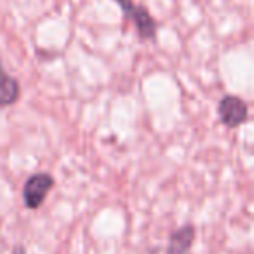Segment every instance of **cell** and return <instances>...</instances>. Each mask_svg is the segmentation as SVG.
Returning <instances> with one entry per match:
<instances>
[{"label": "cell", "instance_id": "6da1fadb", "mask_svg": "<svg viewBox=\"0 0 254 254\" xmlns=\"http://www.w3.org/2000/svg\"><path fill=\"white\" fill-rule=\"evenodd\" d=\"M120 5L124 16L131 19L141 40H155L157 39V21L148 12L145 5L134 4V0H115Z\"/></svg>", "mask_w": 254, "mask_h": 254}, {"label": "cell", "instance_id": "7a4b0ae2", "mask_svg": "<svg viewBox=\"0 0 254 254\" xmlns=\"http://www.w3.org/2000/svg\"><path fill=\"white\" fill-rule=\"evenodd\" d=\"M54 187V178L49 173H35L23 185V200L32 211H37L44 205L49 191Z\"/></svg>", "mask_w": 254, "mask_h": 254}, {"label": "cell", "instance_id": "3957f363", "mask_svg": "<svg viewBox=\"0 0 254 254\" xmlns=\"http://www.w3.org/2000/svg\"><path fill=\"white\" fill-rule=\"evenodd\" d=\"M218 115L226 129H237L249 119V106L239 96L226 94L218 103Z\"/></svg>", "mask_w": 254, "mask_h": 254}, {"label": "cell", "instance_id": "277c9868", "mask_svg": "<svg viewBox=\"0 0 254 254\" xmlns=\"http://www.w3.org/2000/svg\"><path fill=\"white\" fill-rule=\"evenodd\" d=\"M195 235L197 230L193 225H183L169 235V242H167L166 254H188L195 242Z\"/></svg>", "mask_w": 254, "mask_h": 254}, {"label": "cell", "instance_id": "5b68a950", "mask_svg": "<svg viewBox=\"0 0 254 254\" xmlns=\"http://www.w3.org/2000/svg\"><path fill=\"white\" fill-rule=\"evenodd\" d=\"M21 96V85L18 78L7 73L2 63H0V108H7L19 101Z\"/></svg>", "mask_w": 254, "mask_h": 254}, {"label": "cell", "instance_id": "8992f818", "mask_svg": "<svg viewBox=\"0 0 254 254\" xmlns=\"http://www.w3.org/2000/svg\"><path fill=\"white\" fill-rule=\"evenodd\" d=\"M11 254H26V247L23 244H18V246L12 247V253Z\"/></svg>", "mask_w": 254, "mask_h": 254}]
</instances>
